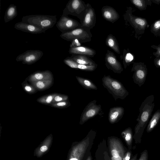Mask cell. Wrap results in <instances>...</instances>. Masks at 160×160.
I'll return each instance as SVG.
<instances>
[{
    "instance_id": "cell-12",
    "label": "cell",
    "mask_w": 160,
    "mask_h": 160,
    "mask_svg": "<svg viewBox=\"0 0 160 160\" xmlns=\"http://www.w3.org/2000/svg\"><path fill=\"white\" fill-rule=\"evenodd\" d=\"M87 8L81 24L82 27L88 28L91 30L95 25L96 17L94 9L89 3H87Z\"/></svg>"
},
{
    "instance_id": "cell-33",
    "label": "cell",
    "mask_w": 160,
    "mask_h": 160,
    "mask_svg": "<svg viewBox=\"0 0 160 160\" xmlns=\"http://www.w3.org/2000/svg\"><path fill=\"white\" fill-rule=\"evenodd\" d=\"M122 134L124 135L126 141L129 142L131 140L132 134L130 129L128 128L126 129L122 132Z\"/></svg>"
},
{
    "instance_id": "cell-34",
    "label": "cell",
    "mask_w": 160,
    "mask_h": 160,
    "mask_svg": "<svg viewBox=\"0 0 160 160\" xmlns=\"http://www.w3.org/2000/svg\"><path fill=\"white\" fill-rule=\"evenodd\" d=\"M151 47L156 50V51L154 52L152 54L156 58L160 57V44L158 45H152Z\"/></svg>"
},
{
    "instance_id": "cell-4",
    "label": "cell",
    "mask_w": 160,
    "mask_h": 160,
    "mask_svg": "<svg viewBox=\"0 0 160 160\" xmlns=\"http://www.w3.org/2000/svg\"><path fill=\"white\" fill-rule=\"evenodd\" d=\"M132 11V7H127L123 16L124 19L134 28L136 35L142 34L149 26L148 21L144 18L133 15Z\"/></svg>"
},
{
    "instance_id": "cell-28",
    "label": "cell",
    "mask_w": 160,
    "mask_h": 160,
    "mask_svg": "<svg viewBox=\"0 0 160 160\" xmlns=\"http://www.w3.org/2000/svg\"><path fill=\"white\" fill-rule=\"evenodd\" d=\"M98 65H87L78 64V69L82 70L88 71H93L97 68Z\"/></svg>"
},
{
    "instance_id": "cell-31",
    "label": "cell",
    "mask_w": 160,
    "mask_h": 160,
    "mask_svg": "<svg viewBox=\"0 0 160 160\" xmlns=\"http://www.w3.org/2000/svg\"><path fill=\"white\" fill-rule=\"evenodd\" d=\"M68 100V96L64 94H58L54 98L52 103L66 101Z\"/></svg>"
},
{
    "instance_id": "cell-38",
    "label": "cell",
    "mask_w": 160,
    "mask_h": 160,
    "mask_svg": "<svg viewBox=\"0 0 160 160\" xmlns=\"http://www.w3.org/2000/svg\"><path fill=\"white\" fill-rule=\"evenodd\" d=\"M156 58L154 59V62L155 64H157L160 66V57L158 58Z\"/></svg>"
},
{
    "instance_id": "cell-5",
    "label": "cell",
    "mask_w": 160,
    "mask_h": 160,
    "mask_svg": "<svg viewBox=\"0 0 160 160\" xmlns=\"http://www.w3.org/2000/svg\"><path fill=\"white\" fill-rule=\"evenodd\" d=\"M87 8V4L81 0H70L63 9L62 14L75 16L82 23Z\"/></svg>"
},
{
    "instance_id": "cell-10",
    "label": "cell",
    "mask_w": 160,
    "mask_h": 160,
    "mask_svg": "<svg viewBox=\"0 0 160 160\" xmlns=\"http://www.w3.org/2000/svg\"><path fill=\"white\" fill-rule=\"evenodd\" d=\"M131 71H133L132 78L135 83L140 86L144 82L147 72V69L144 63L134 62Z\"/></svg>"
},
{
    "instance_id": "cell-37",
    "label": "cell",
    "mask_w": 160,
    "mask_h": 160,
    "mask_svg": "<svg viewBox=\"0 0 160 160\" xmlns=\"http://www.w3.org/2000/svg\"><path fill=\"white\" fill-rule=\"evenodd\" d=\"M111 153L113 157H117L119 156L118 151L115 150H112L111 151Z\"/></svg>"
},
{
    "instance_id": "cell-35",
    "label": "cell",
    "mask_w": 160,
    "mask_h": 160,
    "mask_svg": "<svg viewBox=\"0 0 160 160\" xmlns=\"http://www.w3.org/2000/svg\"><path fill=\"white\" fill-rule=\"evenodd\" d=\"M81 46L82 44L77 39H75L71 42L70 48H76Z\"/></svg>"
},
{
    "instance_id": "cell-42",
    "label": "cell",
    "mask_w": 160,
    "mask_h": 160,
    "mask_svg": "<svg viewBox=\"0 0 160 160\" xmlns=\"http://www.w3.org/2000/svg\"><path fill=\"white\" fill-rule=\"evenodd\" d=\"M152 2L157 4H160V0H151Z\"/></svg>"
},
{
    "instance_id": "cell-7",
    "label": "cell",
    "mask_w": 160,
    "mask_h": 160,
    "mask_svg": "<svg viewBox=\"0 0 160 160\" xmlns=\"http://www.w3.org/2000/svg\"><path fill=\"white\" fill-rule=\"evenodd\" d=\"M97 101L93 100L86 106L81 114L79 123L82 124L88 120L97 115H101L102 112L101 106L96 104Z\"/></svg>"
},
{
    "instance_id": "cell-41",
    "label": "cell",
    "mask_w": 160,
    "mask_h": 160,
    "mask_svg": "<svg viewBox=\"0 0 160 160\" xmlns=\"http://www.w3.org/2000/svg\"><path fill=\"white\" fill-rule=\"evenodd\" d=\"M112 160H122V158L119 156L117 157H112L111 158Z\"/></svg>"
},
{
    "instance_id": "cell-26",
    "label": "cell",
    "mask_w": 160,
    "mask_h": 160,
    "mask_svg": "<svg viewBox=\"0 0 160 160\" xmlns=\"http://www.w3.org/2000/svg\"><path fill=\"white\" fill-rule=\"evenodd\" d=\"M57 93H52L43 96L37 99L38 102L41 103L48 105L52 103V101Z\"/></svg>"
},
{
    "instance_id": "cell-15",
    "label": "cell",
    "mask_w": 160,
    "mask_h": 160,
    "mask_svg": "<svg viewBox=\"0 0 160 160\" xmlns=\"http://www.w3.org/2000/svg\"><path fill=\"white\" fill-rule=\"evenodd\" d=\"M53 79V75L49 70L37 71L31 74L28 78V81L31 83L39 81Z\"/></svg>"
},
{
    "instance_id": "cell-40",
    "label": "cell",
    "mask_w": 160,
    "mask_h": 160,
    "mask_svg": "<svg viewBox=\"0 0 160 160\" xmlns=\"http://www.w3.org/2000/svg\"><path fill=\"white\" fill-rule=\"evenodd\" d=\"M48 149V148L45 146H44L40 148V150L42 152H44L46 151Z\"/></svg>"
},
{
    "instance_id": "cell-27",
    "label": "cell",
    "mask_w": 160,
    "mask_h": 160,
    "mask_svg": "<svg viewBox=\"0 0 160 160\" xmlns=\"http://www.w3.org/2000/svg\"><path fill=\"white\" fill-rule=\"evenodd\" d=\"M150 30L154 35L160 36V19L155 21L151 24Z\"/></svg>"
},
{
    "instance_id": "cell-36",
    "label": "cell",
    "mask_w": 160,
    "mask_h": 160,
    "mask_svg": "<svg viewBox=\"0 0 160 160\" xmlns=\"http://www.w3.org/2000/svg\"><path fill=\"white\" fill-rule=\"evenodd\" d=\"M148 153L146 150H144L141 153L139 160H148Z\"/></svg>"
},
{
    "instance_id": "cell-32",
    "label": "cell",
    "mask_w": 160,
    "mask_h": 160,
    "mask_svg": "<svg viewBox=\"0 0 160 160\" xmlns=\"http://www.w3.org/2000/svg\"><path fill=\"white\" fill-rule=\"evenodd\" d=\"M23 87L24 90L30 94L34 93L37 91L36 88L32 85H29L27 83H24Z\"/></svg>"
},
{
    "instance_id": "cell-24",
    "label": "cell",
    "mask_w": 160,
    "mask_h": 160,
    "mask_svg": "<svg viewBox=\"0 0 160 160\" xmlns=\"http://www.w3.org/2000/svg\"><path fill=\"white\" fill-rule=\"evenodd\" d=\"M130 1L140 10H146L148 6L151 5L152 3L151 0H130Z\"/></svg>"
},
{
    "instance_id": "cell-21",
    "label": "cell",
    "mask_w": 160,
    "mask_h": 160,
    "mask_svg": "<svg viewBox=\"0 0 160 160\" xmlns=\"http://www.w3.org/2000/svg\"><path fill=\"white\" fill-rule=\"evenodd\" d=\"M76 78L79 84L85 89H97V86L90 79L78 76H76Z\"/></svg>"
},
{
    "instance_id": "cell-3",
    "label": "cell",
    "mask_w": 160,
    "mask_h": 160,
    "mask_svg": "<svg viewBox=\"0 0 160 160\" xmlns=\"http://www.w3.org/2000/svg\"><path fill=\"white\" fill-rule=\"evenodd\" d=\"M22 22L33 24L46 30L52 28L57 23L56 15L35 14L23 16Z\"/></svg>"
},
{
    "instance_id": "cell-8",
    "label": "cell",
    "mask_w": 160,
    "mask_h": 160,
    "mask_svg": "<svg viewBox=\"0 0 160 160\" xmlns=\"http://www.w3.org/2000/svg\"><path fill=\"white\" fill-rule=\"evenodd\" d=\"M56 26L62 33L70 31L82 26L81 23L76 20L62 14L57 22Z\"/></svg>"
},
{
    "instance_id": "cell-11",
    "label": "cell",
    "mask_w": 160,
    "mask_h": 160,
    "mask_svg": "<svg viewBox=\"0 0 160 160\" xmlns=\"http://www.w3.org/2000/svg\"><path fill=\"white\" fill-rule=\"evenodd\" d=\"M105 65L109 69L114 72L121 73L123 71V68L120 62L112 52L108 50L105 58Z\"/></svg>"
},
{
    "instance_id": "cell-9",
    "label": "cell",
    "mask_w": 160,
    "mask_h": 160,
    "mask_svg": "<svg viewBox=\"0 0 160 160\" xmlns=\"http://www.w3.org/2000/svg\"><path fill=\"white\" fill-rule=\"evenodd\" d=\"M43 54V52L40 50H28L19 55L16 60L17 62H22L23 64L31 65L38 61Z\"/></svg>"
},
{
    "instance_id": "cell-16",
    "label": "cell",
    "mask_w": 160,
    "mask_h": 160,
    "mask_svg": "<svg viewBox=\"0 0 160 160\" xmlns=\"http://www.w3.org/2000/svg\"><path fill=\"white\" fill-rule=\"evenodd\" d=\"M124 108L122 107L116 106L111 108L108 113V119L111 123L118 122L123 116Z\"/></svg>"
},
{
    "instance_id": "cell-29",
    "label": "cell",
    "mask_w": 160,
    "mask_h": 160,
    "mask_svg": "<svg viewBox=\"0 0 160 160\" xmlns=\"http://www.w3.org/2000/svg\"><path fill=\"white\" fill-rule=\"evenodd\" d=\"M50 105L53 107L58 108H65L70 106V103L68 100L53 103H52Z\"/></svg>"
},
{
    "instance_id": "cell-14",
    "label": "cell",
    "mask_w": 160,
    "mask_h": 160,
    "mask_svg": "<svg viewBox=\"0 0 160 160\" xmlns=\"http://www.w3.org/2000/svg\"><path fill=\"white\" fill-rule=\"evenodd\" d=\"M101 13L103 18L106 21L114 23L120 18L118 12L112 7L105 6L101 9Z\"/></svg>"
},
{
    "instance_id": "cell-13",
    "label": "cell",
    "mask_w": 160,
    "mask_h": 160,
    "mask_svg": "<svg viewBox=\"0 0 160 160\" xmlns=\"http://www.w3.org/2000/svg\"><path fill=\"white\" fill-rule=\"evenodd\" d=\"M14 28L24 32L34 34L45 33L46 31L33 24L22 21L16 23Z\"/></svg>"
},
{
    "instance_id": "cell-30",
    "label": "cell",
    "mask_w": 160,
    "mask_h": 160,
    "mask_svg": "<svg viewBox=\"0 0 160 160\" xmlns=\"http://www.w3.org/2000/svg\"><path fill=\"white\" fill-rule=\"evenodd\" d=\"M63 61L64 63L71 68L78 69V64L69 57L64 59Z\"/></svg>"
},
{
    "instance_id": "cell-2",
    "label": "cell",
    "mask_w": 160,
    "mask_h": 160,
    "mask_svg": "<svg viewBox=\"0 0 160 160\" xmlns=\"http://www.w3.org/2000/svg\"><path fill=\"white\" fill-rule=\"evenodd\" d=\"M153 100V96L151 95L148 97L142 103L137 118L138 123L135 128L136 133L143 132L146 127L154 106Z\"/></svg>"
},
{
    "instance_id": "cell-19",
    "label": "cell",
    "mask_w": 160,
    "mask_h": 160,
    "mask_svg": "<svg viewBox=\"0 0 160 160\" xmlns=\"http://www.w3.org/2000/svg\"><path fill=\"white\" fill-rule=\"evenodd\" d=\"M17 15L18 11L16 6L13 4L10 5L5 12L4 17L5 22H8L12 20Z\"/></svg>"
},
{
    "instance_id": "cell-25",
    "label": "cell",
    "mask_w": 160,
    "mask_h": 160,
    "mask_svg": "<svg viewBox=\"0 0 160 160\" xmlns=\"http://www.w3.org/2000/svg\"><path fill=\"white\" fill-rule=\"evenodd\" d=\"M160 119V110L157 111L153 115L150 121L147 131L148 132H151L155 127Z\"/></svg>"
},
{
    "instance_id": "cell-18",
    "label": "cell",
    "mask_w": 160,
    "mask_h": 160,
    "mask_svg": "<svg viewBox=\"0 0 160 160\" xmlns=\"http://www.w3.org/2000/svg\"><path fill=\"white\" fill-rule=\"evenodd\" d=\"M69 57L79 64L87 65H97L92 59L86 56L73 54Z\"/></svg>"
},
{
    "instance_id": "cell-39",
    "label": "cell",
    "mask_w": 160,
    "mask_h": 160,
    "mask_svg": "<svg viewBox=\"0 0 160 160\" xmlns=\"http://www.w3.org/2000/svg\"><path fill=\"white\" fill-rule=\"evenodd\" d=\"M131 154L130 152H128L126 156L124 158L123 160H129L130 158Z\"/></svg>"
},
{
    "instance_id": "cell-23",
    "label": "cell",
    "mask_w": 160,
    "mask_h": 160,
    "mask_svg": "<svg viewBox=\"0 0 160 160\" xmlns=\"http://www.w3.org/2000/svg\"><path fill=\"white\" fill-rule=\"evenodd\" d=\"M53 80L39 81L31 83L37 90H43L50 87L53 83Z\"/></svg>"
},
{
    "instance_id": "cell-17",
    "label": "cell",
    "mask_w": 160,
    "mask_h": 160,
    "mask_svg": "<svg viewBox=\"0 0 160 160\" xmlns=\"http://www.w3.org/2000/svg\"><path fill=\"white\" fill-rule=\"evenodd\" d=\"M68 52L71 54L83 55L89 57H93L96 54L94 49L84 46L70 48Z\"/></svg>"
},
{
    "instance_id": "cell-44",
    "label": "cell",
    "mask_w": 160,
    "mask_h": 160,
    "mask_svg": "<svg viewBox=\"0 0 160 160\" xmlns=\"http://www.w3.org/2000/svg\"><path fill=\"white\" fill-rule=\"evenodd\" d=\"M136 157L134 158V159H133V160H135V159L136 158Z\"/></svg>"
},
{
    "instance_id": "cell-6",
    "label": "cell",
    "mask_w": 160,
    "mask_h": 160,
    "mask_svg": "<svg viewBox=\"0 0 160 160\" xmlns=\"http://www.w3.org/2000/svg\"><path fill=\"white\" fill-rule=\"evenodd\" d=\"M60 37L66 41L71 42L75 39H78L81 43L91 41L92 35L90 29L82 26L65 33H61Z\"/></svg>"
},
{
    "instance_id": "cell-1",
    "label": "cell",
    "mask_w": 160,
    "mask_h": 160,
    "mask_svg": "<svg viewBox=\"0 0 160 160\" xmlns=\"http://www.w3.org/2000/svg\"><path fill=\"white\" fill-rule=\"evenodd\" d=\"M102 85L112 95L115 101L118 99H124L128 95V92L122 83L110 75H105L102 79Z\"/></svg>"
},
{
    "instance_id": "cell-43",
    "label": "cell",
    "mask_w": 160,
    "mask_h": 160,
    "mask_svg": "<svg viewBox=\"0 0 160 160\" xmlns=\"http://www.w3.org/2000/svg\"><path fill=\"white\" fill-rule=\"evenodd\" d=\"M70 160H78L76 158H72Z\"/></svg>"
},
{
    "instance_id": "cell-20",
    "label": "cell",
    "mask_w": 160,
    "mask_h": 160,
    "mask_svg": "<svg viewBox=\"0 0 160 160\" xmlns=\"http://www.w3.org/2000/svg\"><path fill=\"white\" fill-rule=\"evenodd\" d=\"M106 45L113 50L118 54L120 53L119 44L114 36L109 34L107 36L105 40Z\"/></svg>"
},
{
    "instance_id": "cell-22",
    "label": "cell",
    "mask_w": 160,
    "mask_h": 160,
    "mask_svg": "<svg viewBox=\"0 0 160 160\" xmlns=\"http://www.w3.org/2000/svg\"><path fill=\"white\" fill-rule=\"evenodd\" d=\"M120 58L122 59L124 68H126L132 63L134 60L133 55L128 50L124 49L122 55L120 56Z\"/></svg>"
}]
</instances>
